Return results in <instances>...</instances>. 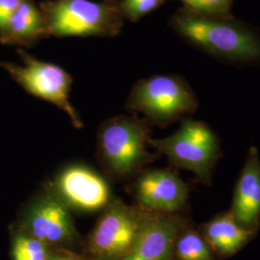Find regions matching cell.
<instances>
[{"mask_svg":"<svg viewBox=\"0 0 260 260\" xmlns=\"http://www.w3.org/2000/svg\"><path fill=\"white\" fill-rule=\"evenodd\" d=\"M149 145L169 159L172 165L195 174L204 184H209L212 171L221 157L219 140L203 121L185 119L177 132L162 139L149 140Z\"/></svg>","mask_w":260,"mask_h":260,"instance_id":"cell-4","label":"cell"},{"mask_svg":"<svg viewBox=\"0 0 260 260\" xmlns=\"http://www.w3.org/2000/svg\"><path fill=\"white\" fill-rule=\"evenodd\" d=\"M47 37L45 19L34 0H22L19 8L0 33V43L6 46L32 47Z\"/></svg>","mask_w":260,"mask_h":260,"instance_id":"cell-14","label":"cell"},{"mask_svg":"<svg viewBox=\"0 0 260 260\" xmlns=\"http://www.w3.org/2000/svg\"><path fill=\"white\" fill-rule=\"evenodd\" d=\"M146 210L113 201L94 225L88 249L96 260H121L135 241Z\"/></svg>","mask_w":260,"mask_h":260,"instance_id":"cell-7","label":"cell"},{"mask_svg":"<svg viewBox=\"0 0 260 260\" xmlns=\"http://www.w3.org/2000/svg\"><path fill=\"white\" fill-rule=\"evenodd\" d=\"M18 229L51 248L73 244L78 235L68 205L54 192L39 196L30 203Z\"/></svg>","mask_w":260,"mask_h":260,"instance_id":"cell-8","label":"cell"},{"mask_svg":"<svg viewBox=\"0 0 260 260\" xmlns=\"http://www.w3.org/2000/svg\"><path fill=\"white\" fill-rule=\"evenodd\" d=\"M22 0H0V33L5 29L10 19L19 8Z\"/></svg>","mask_w":260,"mask_h":260,"instance_id":"cell-19","label":"cell"},{"mask_svg":"<svg viewBox=\"0 0 260 260\" xmlns=\"http://www.w3.org/2000/svg\"><path fill=\"white\" fill-rule=\"evenodd\" d=\"M215 255L213 250L200 232L187 225L178 235L174 259L215 260Z\"/></svg>","mask_w":260,"mask_h":260,"instance_id":"cell-15","label":"cell"},{"mask_svg":"<svg viewBox=\"0 0 260 260\" xmlns=\"http://www.w3.org/2000/svg\"><path fill=\"white\" fill-rule=\"evenodd\" d=\"M183 9L201 16L230 18L233 0H178Z\"/></svg>","mask_w":260,"mask_h":260,"instance_id":"cell-17","label":"cell"},{"mask_svg":"<svg viewBox=\"0 0 260 260\" xmlns=\"http://www.w3.org/2000/svg\"><path fill=\"white\" fill-rule=\"evenodd\" d=\"M170 25L188 43L217 58L239 63L260 60L259 35L233 17H207L182 9Z\"/></svg>","mask_w":260,"mask_h":260,"instance_id":"cell-1","label":"cell"},{"mask_svg":"<svg viewBox=\"0 0 260 260\" xmlns=\"http://www.w3.org/2000/svg\"><path fill=\"white\" fill-rule=\"evenodd\" d=\"M199 102L181 76L154 75L139 80L130 92L127 108L158 125H167L193 114Z\"/></svg>","mask_w":260,"mask_h":260,"instance_id":"cell-3","label":"cell"},{"mask_svg":"<svg viewBox=\"0 0 260 260\" xmlns=\"http://www.w3.org/2000/svg\"><path fill=\"white\" fill-rule=\"evenodd\" d=\"M200 233L215 254L221 257H230L243 249L257 232L244 228L229 210L203 223Z\"/></svg>","mask_w":260,"mask_h":260,"instance_id":"cell-13","label":"cell"},{"mask_svg":"<svg viewBox=\"0 0 260 260\" xmlns=\"http://www.w3.org/2000/svg\"><path fill=\"white\" fill-rule=\"evenodd\" d=\"M234 219L246 229L257 232L260 224V155L257 149H249L237 179L230 209Z\"/></svg>","mask_w":260,"mask_h":260,"instance_id":"cell-12","label":"cell"},{"mask_svg":"<svg viewBox=\"0 0 260 260\" xmlns=\"http://www.w3.org/2000/svg\"><path fill=\"white\" fill-rule=\"evenodd\" d=\"M187 225V220L177 214L146 210L138 235L121 260H174L177 237Z\"/></svg>","mask_w":260,"mask_h":260,"instance_id":"cell-9","label":"cell"},{"mask_svg":"<svg viewBox=\"0 0 260 260\" xmlns=\"http://www.w3.org/2000/svg\"><path fill=\"white\" fill-rule=\"evenodd\" d=\"M48 260H85L72 251L65 250H53Z\"/></svg>","mask_w":260,"mask_h":260,"instance_id":"cell-20","label":"cell"},{"mask_svg":"<svg viewBox=\"0 0 260 260\" xmlns=\"http://www.w3.org/2000/svg\"><path fill=\"white\" fill-rule=\"evenodd\" d=\"M85 260H86V259H85ZM91 260H96V259H93H93H91Z\"/></svg>","mask_w":260,"mask_h":260,"instance_id":"cell-21","label":"cell"},{"mask_svg":"<svg viewBox=\"0 0 260 260\" xmlns=\"http://www.w3.org/2000/svg\"><path fill=\"white\" fill-rule=\"evenodd\" d=\"M149 128L140 119L117 116L105 121L99 132V149L107 169L115 175H130L151 160L148 151Z\"/></svg>","mask_w":260,"mask_h":260,"instance_id":"cell-5","label":"cell"},{"mask_svg":"<svg viewBox=\"0 0 260 260\" xmlns=\"http://www.w3.org/2000/svg\"><path fill=\"white\" fill-rule=\"evenodd\" d=\"M167 0H119V8L124 19L131 22L149 15V13L161 7Z\"/></svg>","mask_w":260,"mask_h":260,"instance_id":"cell-18","label":"cell"},{"mask_svg":"<svg viewBox=\"0 0 260 260\" xmlns=\"http://www.w3.org/2000/svg\"><path fill=\"white\" fill-rule=\"evenodd\" d=\"M135 196L144 210L176 214L187 203L189 187L177 174L169 170H151L137 179Z\"/></svg>","mask_w":260,"mask_h":260,"instance_id":"cell-11","label":"cell"},{"mask_svg":"<svg viewBox=\"0 0 260 260\" xmlns=\"http://www.w3.org/2000/svg\"><path fill=\"white\" fill-rule=\"evenodd\" d=\"M22 65L0 61V67L27 93L54 104L65 112L75 127L83 126L70 102L73 77L60 66L39 60L23 49L18 50Z\"/></svg>","mask_w":260,"mask_h":260,"instance_id":"cell-6","label":"cell"},{"mask_svg":"<svg viewBox=\"0 0 260 260\" xmlns=\"http://www.w3.org/2000/svg\"><path fill=\"white\" fill-rule=\"evenodd\" d=\"M54 194L68 207L96 211L109 205L110 189L103 177L83 166L67 168L54 182Z\"/></svg>","mask_w":260,"mask_h":260,"instance_id":"cell-10","label":"cell"},{"mask_svg":"<svg viewBox=\"0 0 260 260\" xmlns=\"http://www.w3.org/2000/svg\"><path fill=\"white\" fill-rule=\"evenodd\" d=\"M39 6L47 38H113L123 26L119 0H47Z\"/></svg>","mask_w":260,"mask_h":260,"instance_id":"cell-2","label":"cell"},{"mask_svg":"<svg viewBox=\"0 0 260 260\" xmlns=\"http://www.w3.org/2000/svg\"><path fill=\"white\" fill-rule=\"evenodd\" d=\"M53 248L18 229L12 237L13 260H48Z\"/></svg>","mask_w":260,"mask_h":260,"instance_id":"cell-16","label":"cell"}]
</instances>
